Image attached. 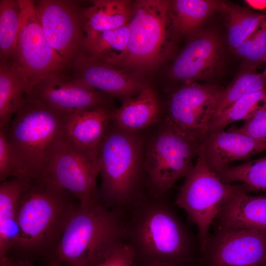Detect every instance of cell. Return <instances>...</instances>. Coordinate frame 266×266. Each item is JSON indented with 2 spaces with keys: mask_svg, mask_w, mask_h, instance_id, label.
I'll return each instance as SVG.
<instances>
[{
  "mask_svg": "<svg viewBox=\"0 0 266 266\" xmlns=\"http://www.w3.org/2000/svg\"><path fill=\"white\" fill-rule=\"evenodd\" d=\"M19 0H0V61H11L21 25Z\"/></svg>",
  "mask_w": 266,
  "mask_h": 266,
  "instance_id": "cell-26",
  "label": "cell"
},
{
  "mask_svg": "<svg viewBox=\"0 0 266 266\" xmlns=\"http://www.w3.org/2000/svg\"><path fill=\"white\" fill-rule=\"evenodd\" d=\"M112 110L109 108L102 107L66 114L65 137L81 149L98 151L110 123Z\"/></svg>",
  "mask_w": 266,
  "mask_h": 266,
  "instance_id": "cell-19",
  "label": "cell"
},
{
  "mask_svg": "<svg viewBox=\"0 0 266 266\" xmlns=\"http://www.w3.org/2000/svg\"><path fill=\"white\" fill-rule=\"evenodd\" d=\"M248 192H240L226 203L215 218L218 229L266 231V196H251Z\"/></svg>",
  "mask_w": 266,
  "mask_h": 266,
  "instance_id": "cell-18",
  "label": "cell"
},
{
  "mask_svg": "<svg viewBox=\"0 0 266 266\" xmlns=\"http://www.w3.org/2000/svg\"><path fill=\"white\" fill-rule=\"evenodd\" d=\"M251 191L245 184L232 185L222 181L207 164L200 143L197 161L186 176L176 203L198 227L201 253L209 243V231L226 203L233 196Z\"/></svg>",
  "mask_w": 266,
  "mask_h": 266,
  "instance_id": "cell-7",
  "label": "cell"
},
{
  "mask_svg": "<svg viewBox=\"0 0 266 266\" xmlns=\"http://www.w3.org/2000/svg\"><path fill=\"white\" fill-rule=\"evenodd\" d=\"M222 89L186 82L170 96L163 121L201 142L207 133Z\"/></svg>",
  "mask_w": 266,
  "mask_h": 266,
  "instance_id": "cell-12",
  "label": "cell"
},
{
  "mask_svg": "<svg viewBox=\"0 0 266 266\" xmlns=\"http://www.w3.org/2000/svg\"><path fill=\"white\" fill-rule=\"evenodd\" d=\"M213 244L202 254V266H263L266 231L218 229Z\"/></svg>",
  "mask_w": 266,
  "mask_h": 266,
  "instance_id": "cell-14",
  "label": "cell"
},
{
  "mask_svg": "<svg viewBox=\"0 0 266 266\" xmlns=\"http://www.w3.org/2000/svg\"><path fill=\"white\" fill-rule=\"evenodd\" d=\"M19 2L21 25L11 61L25 76L28 94L43 78L51 74L65 73L68 66L48 42L37 18L34 1L19 0Z\"/></svg>",
  "mask_w": 266,
  "mask_h": 266,
  "instance_id": "cell-10",
  "label": "cell"
},
{
  "mask_svg": "<svg viewBox=\"0 0 266 266\" xmlns=\"http://www.w3.org/2000/svg\"><path fill=\"white\" fill-rule=\"evenodd\" d=\"M30 182L18 177L1 182L0 184V260L15 246L18 237L16 220L17 207L20 196Z\"/></svg>",
  "mask_w": 266,
  "mask_h": 266,
  "instance_id": "cell-21",
  "label": "cell"
},
{
  "mask_svg": "<svg viewBox=\"0 0 266 266\" xmlns=\"http://www.w3.org/2000/svg\"><path fill=\"white\" fill-rule=\"evenodd\" d=\"M17 168L16 158L12 144L9 139L6 128L0 129V181H5L9 177H16Z\"/></svg>",
  "mask_w": 266,
  "mask_h": 266,
  "instance_id": "cell-32",
  "label": "cell"
},
{
  "mask_svg": "<svg viewBox=\"0 0 266 266\" xmlns=\"http://www.w3.org/2000/svg\"><path fill=\"white\" fill-rule=\"evenodd\" d=\"M98 266H135L133 250L129 245L124 243Z\"/></svg>",
  "mask_w": 266,
  "mask_h": 266,
  "instance_id": "cell-34",
  "label": "cell"
},
{
  "mask_svg": "<svg viewBox=\"0 0 266 266\" xmlns=\"http://www.w3.org/2000/svg\"><path fill=\"white\" fill-rule=\"evenodd\" d=\"M224 3L211 0L171 1V17L175 34L195 33L212 13L223 9Z\"/></svg>",
  "mask_w": 266,
  "mask_h": 266,
  "instance_id": "cell-25",
  "label": "cell"
},
{
  "mask_svg": "<svg viewBox=\"0 0 266 266\" xmlns=\"http://www.w3.org/2000/svg\"><path fill=\"white\" fill-rule=\"evenodd\" d=\"M262 74L266 78V68L265 71H264V72Z\"/></svg>",
  "mask_w": 266,
  "mask_h": 266,
  "instance_id": "cell-38",
  "label": "cell"
},
{
  "mask_svg": "<svg viewBox=\"0 0 266 266\" xmlns=\"http://www.w3.org/2000/svg\"><path fill=\"white\" fill-rule=\"evenodd\" d=\"M82 9L85 34L110 31L128 24L133 4L126 0H95Z\"/></svg>",
  "mask_w": 266,
  "mask_h": 266,
  "instance_id": "cell-22",
  "label": "cell"
},
{
  "mask_svg": "<svg viewBox=\"0 0 266 266\" xmlns=\"http://www.w3.org/2000/svg\"><path fill=\"white\" fill-rule=\"evenodd\" d=\"M245 1L254 9H263L266 8V0H247Z\"/></svg>",
  "mask_w": 266,
  "mask_h": 266,
  "instance_id": "cell-36",
  "label": "cell"
},
{
  "mask_svg": "<svg viewBox=\"0 0 266 266\" xmlns=\"http://www.w3.org/2000/svg\"><path fill=\"white\" fill-rule=\"evenodd\" d=\"M70 195L45 184L30 182L18 200V237L14 260L32 263L38 257L47 261L76 204Z\"/></svg>",
  "mask_w": 266,
  "mask_h": 266,
  "instance_id": "cell-4",
  "label": "cell"
},
{
  "mask_svg": "<svg viewBox=\"0 0 266 266\" xmlns=\"http://www.w3.org/2000/svg\"><path fill=\"white\" fill-rule=\"evenodd\" d=\"M125 213L100 202L78 203L47 263L49 266H98L125 243Z\"/></svg>",
  "mask_w": 266,
  "mask_h": 266,
  "instance_id": "cell-2",
  "label": "cell"
},
{
  "mask_svg": "<svg viewBox=\"0 0 266 266\" xmlns=\"http://www.w3.org/2000/svg\"><path fill=\"white\" fill-rule=\"evenodd\" d=\"M37 18L53 49L69 67L83 51L85 34L77 1H34Z\"/></svg>",
  "mask_w": 266,
  "mask_h": 266,
  "instance_id": "cell-11",
  "label": "cell"
},
{
  "mask_svg": "<svg viewBox=\"0 0 266 266\" xmlns=\"http://www.w3.org/2000/svg\"><path fill=\"white\" fill-rule=\"evenodd\" d=\"M266 89V78L262 73H257L253 69H250L239 74L231 84L222 89L212 119L241 97Z\"/></svg>",
  "mask_w": 266,
  "mask_h": 266,
  "instance_id": "cell-30",
  "label": "cell"
},
{
  "mask_svg": "<svg viewBox=\"0 0 266 266\" xmlns=\"http://www.w3.org/2000/svg\"><path fill=\"white\" fill-rule=\"evenodd\" d=\"M143 266H196V265H176L166 264H154Z\"/></svg>",
  "mask_w": 266,
  "mask_h": 266,
  "instance_id": "cell-37",
  "label": "cell"
},
{
  "mask_svg": "<svg viewBox=\"0 0 266 266\" xmlns=\"http://www.w3.org/2000/svg\"><path fill=\"white\" fill-rule=\"evenodd\" d=\"M99 175L98 151L76 147L65 135L53 151L42 184L66 192L81 204L90 206L99 202Z\"/></svg>",
  "mask_w": 266,
  "mask_h": 266,
  "instance_id": "cell-9",
  "label": "cell"
},
{
  "mask_svg": "<svg viewBox=\"0 0 266 266\" xmlns=\"http://www.w3.org/2000/svg\"><path fill=\"white\" fill-rule=\"evenodd\" d=\"M128 24L116 29L85 35L83 52L93 59L119 67L127 50Z\"/></svg>",
  "mask_w": 266,
  "mask_h": 266,
  "instance_id": "cell-23",
  "label": "cell"
},
{
  "mask_svg": "<svg viewBox=\"0 0 266 266\" xmlns=\"http://www.w3.org/2000/svg\"><path fill=\"white\" fill-rule=\"evenodd\" d=\"M28 92L25 76L12 61H0V127L6 128L24 103Z\"/></svg>",
  "mask_w": 266,
  "mask_h": 266,
  "instance_id": "cell-24",
  "label": "cell"
},
{
  "mask_svg": "<svg viewBox=\"0 0 266 266\" xmlns=\"http://www.w3.org/2000/svg\"><path fill=\"white\" fill-rule=\"evenodd\" d=\"M216 173L226 183L239 181L246 185L251 191L266 193V156L229 166Z\"/></svg>",
  "mask_w": 266,
  "mask_h": 266,
  "instance_id": "cell-28",
  "label": "cell"
},
{
  "mask_svg": "<svg viewBox=\"0 0 266 266\" xmlns=\"http://www.w3.org/2000/svg\"><path fill=\"white\" fill-rule=\"evenodd\" d=\"M125 227L135 266L196 265L186 233L164 196L147 192L125 212Z\"/></svg>",
  "mask_w": 266,
  "mask_h": 266,
  "instance_id": "cell-1",
  "label": "cell"
},
{
  "mask_svg": "<svg viewBox=\"0 0 266 266\" xmlns=\"http://www.w3.org/2000/svg\"><path fill=\"white\" fill-rule=\"evenodd\" d=\"M223 9L227 14L228 42L233 51L257 31L266 17L265 14L224 4Z\"/></svg>",
  "mask_w": 266,
  "mask_h": 266,
  "instance_id": "cell-27",
  "label": "cell"
},
{
  "mask_svg": "<svg viewBox=\"0 0 266 266\" xmlns=\"http://www.w3.org/2000/svg\"><path fill=\"white\" fill-rule=\"evenodd\" d=\"M0 266H34L33 263L4 257L0 260Z\"/></svg>",
  "mask_w": 266,
  "mask_h": 266,
  "instance_id": "cell-35",
  "label": "cell"
},
{
  "mask_svg": "<svg viewBox=\"0 0 266 266\" xmlns=\"http://www.w3.org/2000/svg\"><path fill=\"white\" fill-rule=\"evenodd\" d=\"M160 109L156 95L152 88L145 86L135 97L123 102L122 105L110 112V120L119 129L137 132L157 122Z\"/></svg>",
  "mask_w": 266,
  "mask_h": 266,
  "instance_id": "cell-20",
  "label": "cell"
},
{
  "mask_svg": "<svg viewBox=\"0 0 266 266\" xmlns=\"http://www.w3.org/2000/svg\"><path fill=\"white\" fill-rule=\"evenodd\" d=\"M148 143L144 154L147 192L156 197L166 193L194 166L200 142L164 121Z\"/></svg>",
  "mask_w": 266,
  "mask_h": 266,
  "instance_id": "cell-8",
  "label": "cell"
},
{
  "mask_svg": "<svg viewBox=\"0 0 266 266\" xmlns=\"http://www.w3.org/2000/svg\"><path fill=\"white\" fill-rule=\"evenodd\" d=\"M222 45L211 32L196 33L177 56L170 70L171 77L186 82L212 75L222 61Z\"/></svg>",
  "mask_w": 266,
  "mask_h": 266,
  "instance_id": "cell-15",
  "label": "cell"
},
{
  "mask_svg": "<svg viewBox=\"0 0 266 266\" xmlns=\"http://www.w3.org/2000/svg\"><path fill=\"white\" fill-rule=\"evenodd\" d=\"M71 67L73 78L123 102L134 97L146 86L125 71L91 58L83 51Z\"/></svg>",
  "mask_w": 266,
  "mask_h": 266,
  "instance_id": "cell-16",
  "label": "cell"
},
{
  "mask_svg": "<svg viewBox=\"0 0 266 266\" xmlns=\"http://www.w3.org/2000/svg\"><path fill=\"white\" fill-rule=\"evenodd\" d=\"M143 147L137 132L122 130L110 120L98 150L99 202L105 207L126 212L147 192Z\"/></svg>",
  "mask_w": 266,
  "mask_h": 266,
  "instance_id": "cell-3",
  "label": "cell"
},
{
  "mask_svg": "<svg viewBox=\"0 0 266 266\" xmlns=\"http://www.w3.org/2000/svg\"><path fill=\"white\" fill-rule=\"evenodd\" d=\"M128 29L127 53L119 67L145 69L159 65L168 55L175 34L171 1H136L133 5Z\"/></svg>",
  "mask_w": 266,
  "mask_h": 266,
  "instance_id": "cell-6",
  "label": "cell"
},
{
  "mask_svg": "<svg viewBox=\"0 0 266 266\" xmlns=\"http://www.w3.org/2000/svg\"><path fill=\"white\" fill-rule=\"evenodd\" d=\"M233 52L250 69L266 61V17L257 31Z\"/></svg>",
  "mask_w": 266,
  "mask_h": 266,
  "instance_id": "cell-31",
  "label": "cell"
},
{
  "mask_svg": "<svg viewBox=\"0 0 266 266\" xmlns=\"http://www.w3.org/2000/svg\"><path fill=\"white\" fill-rule=\"evenodd\" d=\"M265 106H266V89L245 95L213 119L207 133L223 130L230 124L238 120H245Z\"/></svg>",
  "mask_w": 266,
  "mask_h": 266,
  "instance_id": "cell-29",
  "label": "cell"
},
{
  "mask_svg": "<svg viewBox=\"0 0 266 266\" xmlns=\"http://www.w3.org/2000/svg\"><path fill=\"white\" fill-rule=\"evenodd\" d=\"M66 114L26 99L6 127L16 160V177L43 183L54 149L65 136Z\"/></svg>",
  "mask_w": 266,
  "mask_h": 266,
  "instance_id": "cell-5",
  "label": "cell"
},
{
  "mask_svg": "<svg viewBox=\"0 0 266 266\" xmlns=\"http://www.w3.org/2000/svg\"><path fill=\"white\" fill-rule=\"evenodd\" d=\"M263 266H266V257L265 259L264 260Z\"/></svg>",
  "mask_w": 266,
  "mask_h": 266,
  "instance_id": "cell-39",
  "label": "cell"
},
{
  "mask_svg": "<svg viewBox=\"0 0 266 266\" xmlns=\"http://www.w3.org/2000/svg\"><path fill=\"white\" fill-rule=\"evenodd\" d=\"M233 129L255 139L266 140V106L256 110L245 120L240 127Z\"/></svg>",
  "mask_w": 266,
  "mask_h": 266,
  "instance_id": "cell-33",
  "label": "cell"
},
{
  "mask_svg": "<svg viewBox=\"0 0 266 266\" xmlns=\"http://www.w3.org/2000/svg\"><path fill=\"white\" fill-rule=\"evenodd\" d=\"M110 96L63 73L49 75L35 84L26 99L42 102L64 114L110 107Z\"/></svg>",
  "mask_w": 266,
  "mask_h": 266,
  "instance_id": "cell-13",
  "label": "cell"
},
{
  "mask_svg": "<svg viewBox=\"0 0 266 266\" xmlns=\"http://www.w3.org/2000/svg\"><path fill=\"white\" fill-rule=\"evenodd\" d=\"M206 161L217 172L231 163L249 158L266 150V140H259L235 131L208 132L201 142Z\"/></svg>",
  "mask_w": 266,
  "mask_h": 266,
  "instance_id": "cell-17",
  "label": "cell"
}]
</instances>
